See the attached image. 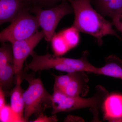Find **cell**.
I'll return each mask as SVG.
<instances>
[{
  "label": "cell",
  "mask_w": 122,
  "mask_h": 122,
  "mask_svg": "<svg viewBox=\"0 0 122 122\" xmlns=\"http://www.w3.org/2000/svg\"><path fill=\"white\" fill-rule=\"evenodd\" d=\"M72 5L74 13L72 26L79 32L90 34L97 39L99 45L102 38L107 35L122 39L113 28V24L105 19L94 9L92 0H68Z\"/></svg>",
  "instance_id": "obj_1"
},
{
  "label": "cell",
  "mask_w": 122,
  "mask_h": 122,
  "mask_svg": "<svg viewBox=\"0 0 122 122\" xmlns=\"http://www.w3.org/2000/svg\"><path fill=\"white\" fill-rule=\"evenodd\" d=\"M89 52H83L82 56L78 59L57 56L47 52L44 55H39L33 51L31 53L32 60L25 64V69L36 72L39 71L53 69L68 73L85 72L94 73L97 67L87 60Z\"/></svg>",
  "instance_id": "obj_2"
},
{
  "label": "cell",
  "mask_w": 122,
  "mask_h": 122,
  "mask_svg": "<svg viewBox=\"0 0 122 122\" xmlns=\"http://www.w3.org/2000/svg\"><path fill=\"white\" fill-rule=\"evenodd\" d=\"M96 90L93 96L85 98L81 96H68L62 92L53 89L52 95V114L89 108L94 117H98L99 110L102 107L107 93L104 88L100 86L96 87Z\"/></svg>",
  "instance_id": "obj_3"
},
{
  "label": "cell",
  "mask_w": 122,
  "mask_h": 122,
  "mask_svg": "<svg viewBox=\"0 0 122 122\" xmlns=\"http://www.w3.org/2000/svg\"><path fill=\"white\" fill-rule=\"evenodd\" d=\"M23 71L20 72L22 79L29 83V86L24 91V119L25 122L33 115L38 116L48 108H52V96L44 87L40 77L35 78L34 75L26 74Z\"/></svg>",
  "instance_id": "obj_4"
},
{
  "label": "cell",
  "mask_w": 122,
  "mask_h": 122,
  "mask_svg": "<svg viewBox=\"0 0 122 122\" xmlns=\"http://www.w3.org/2000/svg\"><path fill=\"white\" fill-rule=\"evenodd\" d=\"M74 13L72 5L64 1L55 7L48 9L33 7L31 13L35 14L45 35V39L51 41L55 34V29L61 19L66 15Z\"/></svg>",
  "instance_id": "obj_5"
},
{
  "label": "cell",
  "mask_w": 122,
  "mask_h": 122,
  "mask_svg": "<svg viewBox=\"0 0 122 122\" xmlns=\"http://www.w3.org/2000/svg\"><path fill=\"white\" fill-rule=\"evenodd\" d=\"M30 12L23 14L11 22L10 25L0 33L1 42L16 41L28 38L38 31L40 26L36 17Z\"/></svg>",
  "instance_id": "obj_6"
},
{
  "label": "cell",
  "mask_w": 122,
  "mask_h": 122,
  "mask_svg": "<svg viewBox=\"0 0 122 122\" xmlns=\"http://www.w3.org/2000/svg\"><path fill=\"white\" fill-rule=\"evenodd\" d=\"M44 37L45 35L43 31L38 30L30 37L11 43L13 52V65L15 75L22 71L23 65L26 59L34 51L36 46Z\"/></svg>",
  "instance_id": "obj_7"
},
{
  "label": "cell",
  "mask_w": 122,
  "mask_h": 122,
  "mask_svg": "<svg viewBox=\"0 0 122 122\" xmlns=\"http://www.w3.org/2000/svg\"><path fill=\"white\" fill-rule=\"evenodd\" d=\"M30 0H0V24L11 22L20 15L31 13Z\"/></svg>",
  "instance_id": "obj_8"
},
{
  "label": "cell",
  "mask_w": 122,
  "mask_h": 122,
  "mask_svg": "<svg viewBox=\"0 0 122 122\" xmlns=\"http://www.w3.org/2000/svg\"><path fill=\"white\" fill-rule=\"evenodd\" d=\"M85 72L69 73L66 86L61 91L71 96L84 97L89 92V78Z\"/></svg>",
  "instance_id": "obj_9"
},
{
  "label": "cell",
  "mask_w": 122,
  "mask_h": 122,
  "mask_svg": "<svg viewBox=\"0 0 122 122\" xmlns=\"http://www.w3.org/2000/svg\"><path fill=\"white\" fill-rule=\"evenodd\" d=\"M102 107L105 120L110 122H122V95H108Z\"/></svg>",
  "instance_id": "obj_10"
},
{
  "label": "cell",
  "mask_w": 122,
  "mask_h": 122,
  "mask_svg": "<svg viewBox=\"0 0 122 122\" xmlns=\"http://www.w3.org/2000/svg\"><path fill=\"white\" fill-rule=\"evenodd\" d=\"M16 82L14 88L10 93V107L17 117L18 121L25 122L24 119V102L23 98L24 91L21 86L22 79L20 73L15 75Z\"/></svg>",
  "instance_id": "obj_11"
},
{
  "label": "cell",
  "mask_w": 122,
  "mask_h": 122,
  "mask_svg": "<svg viewBox=\"0 0 122 122\" xmlns=\"http://www.w3.org/2000/svg\"><path fill=\"white\" fill-rule=\"evenodd\" d=\"M105 65L97 67L94 74L121 79L122 80V61L119 58L112 55L105 59Z\"/></svg>",
  "instance_id": "obj_12"
},
{
  "label": "cell",
  "mask_w": 122,
  "mask_h": 122,
  "mask_svg": "<svg viewBox=\"0 0 122 122\" xmlns=\"http://www.w3.org/2000/svg\"><path fill=\"white\" fill-rule=\"evenodd\" d=\"M92 2L102 15L111 18L122 10V0H93Z\"/></svg>",
  "instance_id": "obj_13"
},
{
  "label": "cell",
  "mask_w": 122,
  "mask_h": 122,
  "mask_svg": "<svg viewBox=\"0 0 122 122\" xmlns=\"http://www.w3.org/2000/svg\"><path fill=\"white\" fill-rule=\"evenodd\" d=\"M15 70L13 64H8L0 68V87L5 95L8 94L13 83Z\"/></svg>",
  "instance_id": "obj_14"
},
{
  "label": "cell",
  "mask_w": 122,
  "mask_h": 122,
  "mask_svg": "<svg viewBox=\"0 0 122 122\" xmlns=\"http://www.w3.org/2000/svg\"><path fill=\"white\" fill-rule=\"evenodd\" d=\"M51 41L54 54L56 56H61L70 50L60 32L55 33Z\"/></svg>",
  "instance_id": "obj_15"
},
{
  "label": "cell",
  "mask_w": 122,
  "mask_h": 122,
  "mask_svg": "<svg viewBox=\"0 0 122 122\" xmlns=\"http://www.w3.org/2000/svg\"><path fill=\"white\" fill-rule=\"evenodd\" d=\"M79 32L72 26L60 32L70 49L76 47L79 43L80 39Z\"/></svg>",
  "instance_id": "obj_16"
},
{
  "label": "cell",
  "mask_w": 122,
  "mask_h": 122,
  "mask_svg": "<svg viewBox=\"0 0 122 122\" xmlns=\"http://www.w3.org/2000/svg\"><path fill=\"white\" fill-rule=\"evenodd\" d=\"M0 48V68L8 64L13 63L14 57L12 45L1 42Z\"/></svg>",
  "instance_id": "obj_17"
},
{
  "label": "cell",
  "mask_w": 122,
  "mask_h": 122,
  "mask_svg": "<svg viewBox=\"0 0 122 122\" xmlns=\"http://www.w3.org/2000/svg\"><path fill=\"white\" fill-rule=\"evenodd\" d=\"M33 7L43 9L51 8L57 5L58 3L68 0H30Z\"/></svg>",
  "instance_id": "obj_18"
},
{
  "label": "cell",
  "mask_w": 122,
  "mask_h": 122,
  "mask_svg": "<svg viewBox=\"0 0 122 122\" xmlns=\"http://www.w3.org/2000/svg\"><path fill=\"white\" fill-rule=\"evenodd\" d=\"M58 121L56 116L53 115L52 116L48 117L45 115L43 113L39 114L36 119L32 122H55Z\"/></svg>",
  "instance_id": "obj_19"
},
{
  "label": "cell",
  "mask_w": 122,
  "mask_h": 122,
  "mask_svg": "<svg viewBox=\"0 0 122 122\" xmlns=\"http://www.w3.org/2000/svg\"><path fill=\"white\" fill-rule=\"evenodd\" d=\"M112 18L113 25L122 33V10L114 15Z\"/></svg>",
  "instance_id": "obj_20"
},
{
  "label": "cell",
  "mask_w": 122,
  "mask_h": 122,
  "mask_svg": "<svg viewBox=\"0 0 122 122\" xmlns=\"http://www.w3.org/2000/svg\"><path fill=\"white\" fill-rule=\"evenodd\" d=\"M5 95L4 92L2 88L0 87V110L6 106L5 98Z\"/></svg>",
  "instance_id": "obj_21"
}]
</instances>
